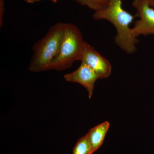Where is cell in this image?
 <instances>
[{"label": "cell", "mask_w": 154, "mask_h": 154, "mask_svg": "<svg viewBox=\"0 0 154 154\" xmlns=\"http://www.w3.org/2000/svg\"><path fill=\"white\" fill-rule=\"evenodd\" d=\"M93 17L96 20H107L114 25L117 31L115 42L122 50L130 54L136 51L139 40L130 27L134 17L123 8L122 0H110L105 8L95 12Z\"/></svg>", "instance_id": "6da1fadb"}, {"label": "cell", "mask_w": 154, "mask_h": 154, "mask_svg": "<svg viewBox=\"0 0 154 154\" xmlns=\"http://www.w3.org/2000/svg\"><path fill=\"white\" fill-rule=\"evenodd\" d=\"M65 24L60 22L53 25L46 34L34 45L29 67L30 71L38 72L48 70L60 49Z\"/></svg>", "instance_id": "7a4b0ae2"}, {"label": "cell", "mask_w": 154, "mask_h": 154, "mask_svg": "<svg viewBox=\"0 0 154 154\" xmlns=\"http://www.w3.org/2000/svg\"><path fill=\"white\" fill-rule=\"evenodd\" d=\"M86 42L77 26L66 23L60 49L48 70H63L71 66L76 61L81 60Z\"/></svg>", "instance_id": "3957f363"}, {"label": "cell", "mask_w": 154, "mask_h": 154, "mask_svg": "<svg viewBox=\"0 0 154 154\" xmlns=\"http://www.w3.org/2000/svg\"><path fill=\"white\" fill-rule=\"evenodd\" d=\"M132 6L137 10L140 18L132 28L135 37L154 34V9L150 6L148 0H134Z\"/></svg>", "instance_id": "277c9868"}, {"label": "cell", "mask_w": 154, "mask_h": 154, "mask_svg": "<svg viewBox=\"0 0 154 154\" xmlns=\"http://www.w3.org/2000/svg\"><path fill=\"white\" fill-rule=\"evenodd\" d=\"M80 60L93 69L99 79H106L111 74L112 67L109 61L87 42Z\"/></svg>", "instance_id": "5b68a950"}, {"label": "cell", "mask_w": 154, "mask_h": 154, "mask_svg": "<svg viewBox=\"0 0 154 154\" xmlns=\"http://www.w3.org/2000/svg\"><path fill=\"white\" fill-rule=\"evenodd\" d=\"M64 78L67 82L79 83L85 87L89 99L92 98L94 85L96 80L99 79L94 71L83 62L75 71L64 75Z\"/></svg>", "instance_id": "8992f818"}, {"label": "cell", "mask_w": 154, "mask_h": 154, "mask_svg": "<svg viewBox=\"0 0 154 154\" xmlns=\"http://www.w3.org/2000/svg\"><path fill=\"white\" fill-rule=\"evenodd\" d=\"M110 125L109 122H104L91 128L86 134L91 144L93 153L102 145Z\"/></svg>", "instance_id": "52a82bcc"}, {"label": "cell", "mask_w": 154, "mask_h": 154, "mask_svg": "<svg viewBox=\"0 0 154 154\" xmlns=\"http://www.w3.org/2000/svg\"><path fill=\"white\" fill-rule=\"evenodd\" d=\"M93 154L92 148L87 135L78 140L72 151V154Z\"/></svg>", "instance_id": "ba28073f"}, {"label": "cell", "mask_w": 154, "mask_h": 154, "mask_svg": "<svg viewBox=\"0 0 154 154\" xmlns=\"http://www.w3.org/2000/svg\"><path fill=\"white\" fill-rule=\"evenodd\" d=\"M82 5L87 6L89 8L97 12L105 8L110 0H74Z\"/></svg>", "instance_id": "9c48e42d"}, {"label": "cell", "mask_w": 154, "mask_h": 154, "mask_svg": "<svg viewBox=\"0 0 154 154\" xmlns=\"http://www.w3.org/2000/svg\"><path fill=\"white\" fill-rule=\"evenodd\" d=\"M5 0H0V28L2 27L5 13Z\"/></svg>", "instance_id": "30bf717a"}, {"label": "cell", "mask_w": 154, "mask_h": 154, "mask_svg": "<svg viewBox=\"0 0 154 154\" xmlns=\"http://www.w3.org/2000/svg\"><path fill=\"white\" fill-rule=\"evenodd\" d=\"M25 2H27L28 3H33L35 2H38V1H40V0H25ZM51 2L54 3L57 2V0H51Z\"/></svg>", "instance_id": "8fae6325"}, {"label": "cell", "mask_w": 154, "mask_h": 154, "mask_svg": "<svg viewBox=\"0 0 154 154\" xmlns=\"http://www.w3.org/2000/svg\"><path fill=\"white\" fill-rule=\"evenodd\" d=\"M148 1L150 6L154 8V0H148Z\"/></svg>", "instance_id": "7c38bea8"}]
</instances>
